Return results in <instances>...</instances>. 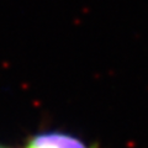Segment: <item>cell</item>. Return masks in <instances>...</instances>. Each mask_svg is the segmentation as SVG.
Segmentation results:
<instances>
[{"mask_svg":"<svg viewBox=\"0 0 148 148\" xmlns=\"http://www.w3.org/2000/svg\"><path fill=\"white\" fill-rule=\"evenodd\" d=\"M27 148H89L80 138L61 131H46L35 135Z\"/></svg>","mask_w":148,"mask_h":148,"instance_id":"1","label":"cell"}]
</instances>
